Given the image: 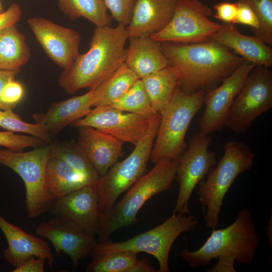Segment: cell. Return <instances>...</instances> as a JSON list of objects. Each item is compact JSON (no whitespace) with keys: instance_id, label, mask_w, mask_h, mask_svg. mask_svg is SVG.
<instances>
[{"instance_id":"obj_1","label":"cell","mask_w":272,"mask_h":272,"mask_svg":"<svg viewBox=\"0 0 272 272\" xmlns=\"http://www.w3.org/2000/svg\"><path fill=\"white\" fill-rule=\"evenodd\" d=\"M160 45L169 65L178 73V86L186 94L215 88L245 61L212 38Z\"/></svg>"},{"instance_id":"obj_2","label":"cell","mask_w":272,"mask_h":272,"mask_svg":"<svg viewBox=\"0 0 272 272\" xmlns=\"http://www.w3.org/2000/svg\"><path fill=\"white\" fill-rule=\"evenodd\" d=\"M128 38L126 26L122 24L96 27L89 50L60 74V87L70 94L81 89H96L125 62Z\"/></svg>"},{"instance_id":"obj_3","label":"cell","mask_w":272,"mask_h":272,"mask_svg":"<svg viewBox=\"0 0 272 272\" xmlns=\"http://www.w3.org/2000/svg\"><path fill=\"white\" fill-rule=\"evenodd\" d=\"M261 242L250 210L243 207L232 224L213 229L199 249L191 251L186 246L179 255L192 267L209 265L212 259H217V264L207 271L236 272L234 261L240 264L252 263Z\"/></svg>"},{"instance_id":"obj_4","label":"cell","mask_w":272,"mask_h":272,"mask_svg":"<svg viewBox=\"0 0 272 272\" xmlns=\"http://www.w3.org/2000/svg\"><path fill=\"white\" fill-rule=\"evenodd\" d=\"M154 167L140 178L121 199L107 212L99 215L98 242L109 239L118 230L139 222L137 215L146 202L154 195L169 189L175 179L178 160L161 159Z\"/></svg>"},{"instance_id":"obj_5","label":"cell","mask_w":272,"mask_h":272,"mask_svg":"<svg viewBox=\"0 0 272 272\" xmlns=\"http://www.w3.org/2000/svg\"><path fill=\"white\" fill-rule=\"evenodd\" d=\"M255 157L249 147L241 142L231 140L225 144L223 156L209 170L207 178L198 184V200L204 208H207V227L217 228L225 196L236 178L252 167Z\"/></svg>"},{"instance_id":"obj_6","label":"cell","mask_w":272,"mask_h":272,"mask_svg":"<svg viewBox=\"0 0 272 272\" xmlns=\"http://www.w3.org/2000/svg\"><path fill=\"white\" fill-rule=\"evenodd\" d=\"M206 92L191 94L175 89L167 106L160 113L157 133L150 159L155 163L161 159H178L187 147L185 141L188 127L205 104Z\"/></svg>"},{"instance_id":"obj_7","label":"cell","mask_w":272,"mask_h":272,"mask_svg":"<svg viewBox=\"0 0 272 272\" xmlns=\"http://www.w3.org/2000/svg\"><path fill=\"white\" fill-rule=\"evenodd\" d=\"M197 225L198 221L194 216L173 213L162 224L126 240L116 242L108 239L98 242L90 256L118 251L138 254L144 252L157 259L159 264L158 271L169 272V256L174 241L182 233L193 230Z\"/></svg>"},{"instance_id":"obj_8","label":"cell","mask_w":272,"mask_h":272,"mask_svg":"<svg viewBox=\"0 0 272 272\" xmlns=\"http://www.w3.org/2000/svg\"><path fill=\"white\" fill-rule=\"evenodd\" d=\"M159 112L150 117L148 131L124 160L117 161L95 184L99 214L108 211L118 197L146 173L160 121Z\"/></svg>"},{"instance_id":"obj_9","label":"cell","mask_w":272,"mask_h":272,"mask_svg":"<svg viewBox=\"0 0 272 272\" xmlns=\"http://www.w3.org/2000/svg\"><path fill=\"white\" fill-rule=\"evenodd\" d=\"M51 155L50 145L25 152L0 149V164L16 172L24 182L26 209L30 218L49 211L55 200L49 194L45 182Z\"/></svg>"},{"instance_id":"obj_10","label":"cell","mask_w":272,"mask_h":272,"mask_svg":"<svg viewBox=\"0 0 272 272\" xmlns=\"http://www.w3.org/2000/svg\"><path fill=\"white\" fill-rule=\"evenodd\" d=\"M272 108V73L256 65L235 98L224 127L236 134L245 133L259 116Z\"/></svg>"},{"instance_id":"obj_11","label":"cell","mask_w":272,"mask_h":272,"mask_svg":"<svg viewBox=\"0 0 272 272\" xmlns=\"http://www.w3.org/2000/svg\"><path fill=\"white\" fill-rule=\"evenodd\" d=\"M211 9L199 0H177L167 25L151 36L159 43L188 44L210 39L222 25L211 20Z\"/></svg>"},{"instance_id":"obj_12","label":"cell","mask_w":272,"mask_h":272,"mask_svg":"<svg viewBox=\"0 0 272 272\" xmlns=\"http://www.w3.org/2000/svg\"><path fill=\"white\" fill-rule=\"evenodd\" d=\"M211 142L210 135L196 133L191 137L186 148L178 159L175 178L179 190L173 213L181 215L190 213L188 202L193 190L216 165V154L209 150Z\"/></svg>"},{"instance_id":"obj_13","label":"cell","mask_w":272,"mask_h":272,"mask_svg":"<svg viewBox=\"0 0 272 272\" xmlns=\"http://www.w3.org/2000/svg\"><path fill=\"white\" fill-rule=\"evenodd\" d=\"M255 66L245 60L220 86L205 91L206 107L198 119L199 132L210 135L222 130L235 98Z\"/></svg>"},{"instance_id":"obj_14","label":"cell","mask_w":272,"mask_h":272,"mask_svg":"<svg viewBox=\"0 0 272 272\" xmlns=\"http://www.w3.org/2000/svg\"><path fill=\"white\" fill-rule=\"evenodd\" d=\"M150 117L122 111L109 106H98L72 124L77 127L90 126L123 143L135 146L147 133Z\"/></svg>"},{"instance_id":"obj_15","label":"cell","mask_w":272,"mask_h":272,"mask_svg":"<svg viewBox=\"0 0 272 272\" xmlns=\"http://www.w3.org/2000/svg\"><path fill=\"white\" fill-rule=\"evenodd\" d=\"M27 22L47 56L63 70L68 68L80 54L81 37L77 31L44 18L31 17Z\"/></svg>"},{"instance_id":"obj_16","label":"cell","mask_w":272,"mask_h":272,"mask_svg":"<svg viewBox=\"0 0 272 272\" xmlns=\"http://www.w3.org/2000/svg\"><path fill=\"white\" fill-rule=\"evenodd\" d=\"M36 233L51 243L57 255L61 253L68 255L73 269L81 260L90 256L98 243L95 237L87 234L72 221L56 216L41 223Z\"/></svg>"},{"instance_id":"obj_17","label":"cell","mask_w":272,"mask_h":272,"mask_svg":"<svg viewBox=\"0 0 272 272\" xmlns=\"http://www.w3.org/2000/svg\"><path fill=\"white\" fill-rule=\"evenodd\" d=\"M98 194L95 185H87L54 200L52 214L72 221L92 237L98 234Z\"/></svg>"},{"instance_id":"obj_18","label":"cell","mask_w":272,"mask_h":272,"mask_svg":"<svg viewBox=\"0 0 272 272\" xmlns=\"http://www.w3.org/2000/svg\"><path fill=\"white\" fill-rule=\"evenodd\" d=\"M0 229L8 245L4 251V257L12 266L17 267L34 256L45 259L52 267L54 255L48 243L43 238L25 232L20 227L7 221L1 214Z\"/></svg>"},{"instance_id":"obj_19","label":"cell","mask_w":272,"mask_h":272,"mask_svg":"<svg viewBox=\"0 0 272 272\" xmlns=\"http://www.w3.org/2000/svg\"><path fill=\"white\" fill-rule=\"evenodd\" d=\"M78 127V144L100 176L104 175L121 156L123 143L90 126Z\"/></svg>"},{"instance_id":"obj_20","label":"cell","mask_w":272,"mask_h":272,"mask_svg":"<svg viewBox=\"0 0 272 272\" xmlns=\"http://www.w3.org/2000/svg\"><path fill=\"white\" fill-rule=\"evenodd\" d=\"M95 89L83 95L52 103L46 113H35V123L43 125L51 138L87 114L93 107Z\"/></svg>"},{"instance_id":"obj_21","label":"cell","mask_w":272,"mask_h":272,"mask_svg":"<svg viewBox=\"0 0 272 272\" xmlns=\"http://www.w3.org/2000/svg\"><path fill=\"white\" fill-rule=\"evenodd\" d=\"M177 0H136L126 29L129 37H151L171 20Z\"/></svg>"},{"instance_id":"obj_22","label":"cell","mask_w":272,"mask_h":272,"mask_svg":"<svg viewBox=\"0 0 272 272\" xmlns=\"http://www.w3.org/2000/svg\"><path fill=\"white\" fill-rule=\"evenodd\" d=\"M256 65L272 66V48L257 36L241 33L233 24H224L211 38Z\"/></svg>"},{"instance_id":"obj_23","label":"cell","mask_w":272,"mask_h":272,"mask_svg":"<svg viewBox=\"0 0 272 272\" xmlns=\"http://www.w3.org/2000/svg\"><path fill=\"white\" fill-rule=\"evenodd\" d=\"M126 64L142 79L169 65L160 43L150 37H129Z\"/></svg>"},{"instance_id":"obj_24","label":"cell","mask_w":272,"mask_h":272,"mask_svg":"<svg viewBox=\"0 0 272 272\" xmlns=\"http://www.w3.org/2000/svg\"><path fill=\"white\" fill-rule=\"evenodd\" d=\"M45 182L47 191L54 200L84 186L92 185L64 161L52 154L46 166Z\"/></svg>"},{"instance_id":"obj_25","label":"cell","mask_w":272,"mask_h":272,"mask_svg":"<svg viewBox=\"0 0 272 272\" xmlns=\"http://www.w3.org/2000/svg\"><path fill=\"white\" fill-rule=\"evenodd\" d=\"M140 79L154 110L160 113L169 103L178 85L177 71L169 65Z\"/></svg>"},{"instance_id":"obj_26","label":"cell","mask_w":272,"mask_h":272,"mask_svg":"<svg viewBox=\"0 0 272 272\" xmlns=\"http://www.w3.org/2000/svg\"><path fill=\"white\" fill-rule=\"evenodd\" d=\"M30 56L26 37L16 25L0 31V70L20 69L27 63Z\"/></svg>"},{"instance_id":"obj_27","label":"cell","mask_w":272,"mask_h":272,"mask_svg":"<svg viewBox=\"0 0 272 272\" xmlns=\"http://www.w3.org/2000/svg\"><path fill=\"white\" fill-rule=\"evenodd\" d=\"M139 79L124 62L95 89L92 106L110 105L126 93Z\"/></svg>"},{"instance_id":"obj_28","label":"cell","mask_w":272,"mask_h":272,"mask_svg":"<svg viewBox=\"0 0 272 272\" xmlns=\"http://www.w3.org/2000/svg\"><path fill=\"white\" fill-rule=\"evenodd\" d=\"M58 7L71 20L83 17L98 27L111 25L112 18L103 0H58Z\"/></svg>"},{"instance_id":"obj_29","label":"cell","mask_w":272,"mask_h":272,"mask_svg":"<svg viewBox=\"0 0 272 272\" xmlns=\"http://www.w3.org/2000/svg\"><path fill=\"white\" fill-rule=\"evenodd\" d=\"M51 154L66 163L75 171L95 185L100 175L92 166L78 142L74 140L49 144Z\"/></svg>"},{"instance_id":"obj_30","label":"cell","mask_w":272,"mask_h":272,"mask_svg":"<svg viewBox=\"0 0 272 272\" xmlns=\"http://www.w3.org/2000/svg\"><path fill=\"white\" fill-rule=\"evenodd\" d=\"M138 253L128 251L109 252L92 257L87 272H138Z\"/></svg>"},{"instance_id":"obj_31","label":"cell","mask_w":272,"mask_h":272,"mask_svg":"<svg viewBox=\"0 0 272 272\" xmlns=\"http://www.w3.org/2000/svg\"><path fill=\"white\" fill-rule=\"evenodd\" d=\"M109 106L148 118L156 113L152 106L141 79L138 80L126 93Z\"/></svg>"},{"instance_id":"obj_32","label":"cell","mask_w":272,"mask_h":272,"mask_svg":"<svg viewBox=\"0 0 272 272\" xmlns=\"http://www.w3.org/2000/svg\"><path fill=\"white\" fill-rule=\"evenodd\" d=\"M0 126L12 132H20L38 138L46 143H52L46 128L41 124L24 121L12 109H0Z\"/></svg>"},{"instance_id":"obj_33","label":"cell","mask_w":272,"mask_h":272,"mask_svg":"<svg viewBox=\"0 0 272 272\" xmlns=\"http://www.w3.org/2000/svg\"><path fill=\"white\" fill-rule=\"evenodd\" d=\"M247 4L256 16L258 29L256 36L272 46V0H240Z\"/></svg>"},{"instance_id":"obj_34","label":"cell","mask_w":272,"mask_h":272,"mask_svg":"<svg viewBox=\"0 0 272 272\" xmlns=\"http://www.w3.org/2000/svg\"><path fill=\"white\" fill-rule=\"evenodd\" d=\"M43 140L32 136L15 134L11 131H0V146L13 151H22L27 147L37 148L44 145Z\"/></svg>"},{"instance_id":"obj_35","label":"cell","mask_w":272,"mask_h":272,"mask_svg":"<svg viewBox=\"0 0 272 272\" xmlns=\"http://www.w3.org/2000/svg\"><path fill=\"white\" fill-rule=\"evenodd\" d=\"M111 13V17L118 24L125 26L129 23L136 0H103Z\"/></svg>"},{"instance_id":"obj_36","label":"cell","mask_w":272,"mask_h":272,"mask_svg":"<svg viewBox=\"0 0 272 272\" xmlns=\"http://www.w3.org/2000/svg\"><path fill=\"white\" fill-rule=\"evenodd\" d=\"M25 95V89L20 82L12 80L4 86L1 95L2 101L5 109H15L22 100Z\"/></svg>"},{"instance_id":"obj_37","label":"cell","mask_w":272,"mask_h":272,"mask_svg":"<svg viewBox=\"0 0 272 272\" xmlns=\"http://www.w3.org/2000/svg\"><path fill=\"white\" fill-rule=\"evenodd\" d=\"M214 9L215 10V18L225 24H235L238 13V7L236 3L221 2L216 4Z\"/></svg>"},{"instance_id":"obj_38","label":"cell","mask_w":272,"mask_h":272,"mask_svg":"<svg viewBox=\"0 0 272 272\" xmlns=\"http://www.w3.org/2000/svg\"><path fill=\"white\" fill-rule=\"evenodd\" d=\"M236 4L238 13L235 24L248 26L253 32L256 31L259 28V22L252 10L247 4L240 0Z\"/></svg>"},{"instance_id":"obj_39","label":"cell","mask_w":272,"mask_h":272,"mask_svg":"<svg viewBox=\"0 0 272 272\" xmlns=\"http://www.w3.org/2000/svg\"><path fill=\"white\" fill-rule=\"evenodd\" d=\"M22 11L20 5L13 3L6 10L0 13V31L16 25L21 19Z\"/></svg>"},{"instance_id":"obj_40","label":"cell","mask_w":272,"mask_h":272,"mask_svg":"<svg viewBox=\"0 0 272 272\" xmlns=\"http://www.w3.org/2000/svg\"><path fill=\"white\" fill-rule=\"evenodd\" d=\"M46 259L32 256L21 265L14 268L12 272H44Z\"/></svg>"},{"instance_id":"obj_41","label":"cell","mask_w":272,"mask_h":272,"mask_svg":"<svg viewBox=\"0 0 272 272\" xmlns=\"http://www.w3.org/2000/svg\"><path fill=\"white\" fill-rule=\"evenodd\" d=\"M20 71V69L15 70H0V109L6 110L1 99L2 92L4 86L9 81L14 80Z\"/></svg>"},{"instance_id":"obj_42","label":"cell","mask_w":272,"mask_h":272,"mask_svg":"<svg viewBox=\"0 0 272 272\" xmlns=\"http://www.w3.org/2000/svg\"><path fill=\"white\" fill-rule=\"evenodd\" d=\"M271 210L270 213V218L269 219V221L268 223L267 226L266 228V233L267 236L268 237V244L269 246L271 247L272 245V236H271V230H270V228H271Z\"/></svg>"},{"instance_id":"obj_43","label":"cell","mask_w":272,"mask_h":272,"mask_svg":"<svg viewBox=\"0 0 272 272\" xmlns=\"http://www.w3.org/2000/svg\"><path fill=\"white\" fill-rule=\"evenodd\" d=\"M5 10H4V7L0 1V13L3 12Z\"/></svg>"}]
</instances>
